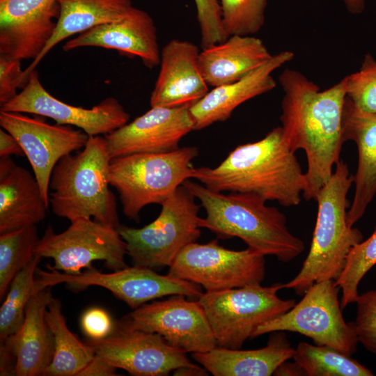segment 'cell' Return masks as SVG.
I'll return each instance as SVG.
<instances>
[{
  "instance_id": "obj_1",
  "label": "cell",
  "mask_w": 376,
  "mask_h": 376,
  "mask_svg": "<svg viewBox=\"0 0 376 376\" xmlns=\"http://www.w3.org/2000/svg\"><path fill=\"white\" fill-rule=\"evenodd\" d=\"M279 82L284 93L280 116L283 137L292 151L305 152L308 166L302 196L315 200L339 162L345 142V79L321 91L299 71L286 68Z\"/></svg>"
},
{
  "instance_id": "obj_2",
  "label": "cell",
  "mask_w": 376,
  "mask_h": 376,
  "mask_svg": "<svg viewBox=\"0 0 376 376\" xmlns=\"http://www.w3.org/2000/svg\"><path fill=\"white\" fill-rule=\"evenodd\" d=\"M191 178L218 192L256 194L285 207L298 205L305 173L276 127L262 139L237 146L217 166L194 168Z\"/></svg>"
},
{
  "instance_id": "obj_3",
  "label": "cell",
  "mask_w": 376,
  "mask_h": 376,
  "mask_svg": "<svg viewBox=\"0 0 376 376\" xmlns=\"http://www.w3.org/2000/svg\"><path fill=\"white\" fill-rule=\"evenodd\" d=\"M182 185L205 210L201 228L217 237L240 238L249 248L283 263L304 251L303 241L290 232L285 216L276 207L267 205L262 197L251 193L214 191L190 179Z\"/></svg>"
},
{
  "instance_id": "obj_4",
  "label": "cell",
  "mask_w": 376,
  "mask_h": 376,
  "mask_svg": "<svg viewBox=\"0 0 376 376\" xmlns=\"http://www.w3.org/2000/svg\"><path fill=\"white\" fill-rule=\"evenodd\" d=\"M111 157L104 136H91L80 151L62 157L49 181L52 212L72 221L93 219L106 226H120L116 197L109 189Z\"/></svg>"
},
{
  "instance_id": "obj_5",
  "label": "cell",
  "mask_w": 376,
  "mask_h": 376,
  "mask_svg": "<svg viewBox=\"0 0 376 376\" xmlns=\"http://www.w3.org/2000/svg\"><path fill=\"white\" fill-rule=\"evenodd\" d=\"M354 183L346 163L340 159L329 180L317 194L318 214L308 253L298 274L283 288L299 296L314 283L336 281L351 249L363 240L361 232L347 222L348 191Z\"/></svg>"
},
{
  "instance_id": "obj_6",
  "label": "cell",
  "mask_w": 376,
  "mask_h": 376,
  "mask_svg": "<svg viewBox=\"0 0 376 376\" xmlns=\"http://www.w3.org/2000/svg\"><path fill=\"white\" fill-rule=\"evenodd\" d=\"M198 155L197 148L187 146L166 152L135 153L111 159L109 184L119 194L123 214L138 222L144 207L162 205L191 178V163Z\"/></svg>"
},
{
  "instance_id": "obj_7",
  "label": "cell",
  "mask_w": 376,
  "mask_h": 376,
  "mask_svg": "<svg viewBox=\"0 0 376 376\" xmlns=\"http://www.w3.org/2000/svg\"><path fill=\"white\" fill-rule=\"evenodd\" d=\"M161 205L159 214L149 224L139 228L120 224L117 228L134 265L154 270L169 267L184 247L201 236V206L184 185Z\"/></svg>"
},
{
  "instance_id": "obj_8",
  "label": "cell",
  "mask_w": 376,
  "mask_h": 376,
  "mask_svg": "<svg viewBox=\"0 0 376 376\" xmlns=\"http://www.w3.org/2000/svg\"><path fill=\"white\" fill-rule=\"evenodd\" d=\"M260 284L205 292L198 298L217 346L240 349L247 339L252 338L258 326L280 316L296 304L293 299H282L278 296L283 283Z\"/></svg>"
},
{
  "instance_id": "obj_9",
  "label": "cell",
  "mask_w": 376,
  "mask_h": 376,
  "mask_svg": "<svg viewBox=\"0 0 376 376\" xmlns=\"http://www.w3.org/2000/svg\"><path fill=\"white\" fill-rule=\"evenodd\" d=\"M334 280L314 283L287 312L258 326L252 338L266 334L290 331L351 356L359 340L353 322H345Z\"/></svg>"
},
{
  "instance_id": "obj_10",
  "label": "cell",
  "mask_w": 376,
  "mask_h": 376,
  "mask_svg": "<svg viewBox=\"0 0 376 376\" xmlns=\"http://www.w3.org/2000/svg\"><path fill=\"white\" fill-rule=\"evenodd\" d=\"M70 222L60 233L48 226L40 239L36 253L54 260V265H47L48 268L77 275L83 269L93 268L92 263L96 260L104 261L113 271L127 267L126 243L117 228L89 218Z\"/></svg>"
},
{
  "instance_id": "obj_11",
  "label": "cell",
  "mask_w": 376,
  "mask_h": 376,
  "mask_svg": "<svg viewBox=\"0 0 376 376\" xmlns=\"http://www.w3.org/2000/svg\"><path fill=\"white\" fill-rule=\"evenodd\" d=\"M169 267V274L198 284L205 292L261 283L265 276L264 255L249 247L226 249L217 240L187 245Z\"/></svg>"
},
{
  "instance_id": "obj_12",
  "label": "cell",
  "mask_w": 376,
  "mask_h": 376,
  "mask_svg": "<svg viewBox=\"0 0 376 376\" xmlns=\"http://www.w3.org/2000/svg\"><path fill=\"white\" fill-rule=\"evenodd\" d=\"M48 269L49 271L37 268L36 292L60 283L79 288L100 286L111 292L133 309L167 295L198 298L203 294L202 287L198 284L169 274L161 275L152 269L138 265L127 266L112 273H102L91 268L77 275Z\"/></svg>"
},
{
  "instance_id": "obj_13",
  "label": "cell",
  "mask_w": 376,
  "mask_h": 376,
  "mask_svg": "<svg viewBox=\"0 0 376 376\" xmlns=\"http://www.w3.org/2000/svg\"><path fill=\"white\" fill-rule=\"evenodd\" d=\"M181 295L144 304L118 321L123 326L156 333L183 352H205L217 347L205 313L197 301Z\"/></svg>"
},
{
  "instance_id": "obj_14",
  "label": "cell",
  "mask_w": 376,
  "mask_h": 376,
  "mask_svg": "<svg viewBox=\"0 0 376 376\" xmlns=\"http://www.w3.org/2000/svg\"><path fill=\"white\" fill-rule=\"evenodd\" d=\"M84 342L107 363L132 375L166 376L194 365L186 352L169 345L158 334L130 329L118 321L108 336Z\"/></svg>"
},
{
  "instance_id": "obj_15",
  "label": "cell",
  "mask_w": 376,
  "mask_h": 376,
  "mask_svg": "<svg viewBox=\"0 0 376 376\" xmlns=\"http://www.w3.org/2000/svg\"><path fill=\"white\" fill-rule=\"evenodd\" d=\"M0 125L22 146L49 205V186L54 166L64 156L82 149L89 136L72 126L51 125L41 118L19 112L0 110Z\"/></svg>"
},
{
  "instance_id": "obj_16",
  "label": "cell",
  "mask_w": 376,
  "mask_h": 376,
  "mask_svg": "<svg viewBox=\"0 0 376 376\" xmlns=\"http://www.w3.org/2000/svg\"><path fill=\"white\" fill-rule=\"evenodd\" d=\"M1 110L48 117L56 124L77 127L89 136L110 134L127 123L130 118L113 97H107L90 109L61 101L45 88L36 70L29 75L21 92L1 105Z\"/></svg>"
},
{
  "instance_id": "obj_17",
  "label": "cell",
  "mask_w": 376,
  "mask_h": 376,
  "mask_svg": "<svg viewBox=\"0 0 376 376\" xmlns=\"http://www.w3.org/2000/svg\"><path fill=\"white\" fill-rule=\"evenodd\" d=\"M192 130L194 122L189 108L153 107L104 138L113 159L177 150L181 139Z\"/></svg>"
},
{
  "instance_id": "obj_18",
  "label": "cell",
  "mask_w": 376,
  "mask_h": 376,
  "mask_svg": "<svg viewBox=\"0 0 376 376\" xmlns=\"http://www.w3.org/2000/svg\"><path fill=\"white\" fill-rule=\"evenodd\" d=\"M57 0H0V55L37 58L56 28Z\"/></svg>"
},
{
  "instance_id": "obj_19",
  "label": "cell",
  "mask_w": 376,
  "mask_h": 376,
  "mask_svg": "<svg viewBox=\"0 0 376 376\" xmlns=\"http://www.w3.org/2000/svg\"><path fill=\"white\" fill-rule=\"evenodd\" d=\"M198 47L173 39L161 50L160 68L152 91L150 107L190 108L209 91L198 63Z\"/></svg>"
},
{
  "instance_id": "obj_20",
  "label": "cell",
  "mask_w": 376,
  "mask_h": 376,
  "mask_svg": "<svg viewBox=\"0 0 376 376\" xmlns=\"http://www.w3.org/2000/svg\"><path fill=\"white\" fill-rule=\"evenodd\" d=\"M84 47L116 49L138 56L150 69L160 63L155 22L148 13L134 6L119 20L97 26L68 40L63 49L68 52Z\"/></svg>"
},
{
  "instance_id": "obj_21",
  "label": "cell",
  "mask_w": 376,
  "mask_h": 376,
  "mask_svg": "<svg viewBox=\"0 0 376 376\" xmlns=\"http://www.w3.org/2000/svg\"><path fill=\"white\" fill-rule=\"evenodd\" d=\"M53 297L51 287L34 293L20 328L1 342L0 353L15 361L17 376L43 375L52 362L54 339L45 315Z\"/></svg>"
},
{
  "instance_id": "obj_22",
  "label": "cell",
  "mask_w": 376,
  "mask_h": 376,
  "mask_svg": "<svg viewBox=\"0 0 376 376\" xmlns=\"http://www.w3.org/2000/svg\"><path fill=\"white\" fill-rule=\"evenodd\" d=\"M294 53L283 51L272 55L265 64L234 82L215 87L189 108L194 130L228 120L234 110L245 102L274 89L276 83L272 73L292 61Z\"/></svg>"
},
{
  "instance_id": "obj_23",
  "label": "cell",
  "mask_w": 376,
  "mask_h": 376,
  "mask_svg": "<svg viewBox=\"0 0 376 376\" xmlns=\"http://www.w3.org/2000/svg\"><path fill=\"white\" fill-rule=\"evenodd\" d=\"M343 130L345 141H354L358 149L354 194L347 212V224L353 226L376 194V113L359 109L346 96Z\"/></svg>"
},
{
  "instance_id": "obj_24",
  "label": "cell",
  "mask_w": 376,
  "mask_h": 376,
  "mask_svg": "<svg viewBox=\"0 0 376 376\" xmlns=\"http://www.w3.org/2000/svg\"><path fill=\"white\" fill-rule=\"evenodd\" d=\"M48 207L34 174L10 157H1L0 234L36 225Z\"/></svg>"
},
{
  "instance_id": "obj_25",
  "label": "cell",
  "mask_w": 376,
  "mask_h": 376,
  "mask_svg": "<svg viewBox=\"0 0 376 376\" xmlns=\"http://www.w3.org/2000/svg\"><path fill=\"white\" fill-rule=\"evenodd\" d=\"M272 56L260 38L233 35L222 42L203 48L198 63L207 85L215 88L241 79Z\"/></svg>"
},
{
  "instance_id": "obj_26",
  "label": "cell",
  "mask_w": 376,
  "mask_h": 376,
  "mask_svg": "<svg viewBox=\"0 0 376 376\" xmlns=\"http://www.w3.org/2000/svg\"><path fill=\"white\" fill-rule=\"evenodd\" d=\"M295 350L283 335L270 338L262 348L242 350L217 346L205 352L192 353L193 359L214 376H269Z\"/></svg>"
},
{
  "instance_id": "obj_27",
  "label": "cell",
  "mask_w": 376,
  "mask_h": 376,
  "mask_svg": "<svg viewBox=\"0 0 376 376\" xmlns=\"http://www.w3.org/2000/svg\"><path fill=\"white\" fill-rule=\"evenodd\" d=\"M59 15L56 28L39 56L24 70L26 86L29 75L58 43L97 26L123 17L133 7L132 0H57Z\"/></svg>"
},
{
  "instance_id": "obj_28",
  "label": "cell",
  "mask_w": 376,
  "mask_h": 376,
  "mask_svg": "<svg viewBox=\"0 0 376 376\" xmlns=\"http://www.w3.org/2000/svg\"><path fill=\"white\" fill-rule=\"evenodd\" d=\"M45 318L53 336L54 354L43 375L78 376L94 357L93 349L68 329L60 299H52Z\"/></svg>"
},
{
  "instance_id": "obj_29",
  "label": "cell",
  "mask_w": 376,
  "mask_h": 376,
  "mask_svg": "<svg viewBox=\"0 0 376 376\" xmlns=\"http://www.w3.org/2000/svg\"><path fill=\"white\" fill-rule=\"evenodd\" d=\"M292 359L307 376H373V373L352 359L325 345L298 343Z\"/></svg>"
},
{
  "instance_id": "obj_30",
  "label": "cell",
  "mask_w": 376,
  "mask_h": 376,
  "mask_svg": "<svg viewBox=\"0 0 376 376\" xmlns=\"http://www.w3.org/2000/svg\"><path fill=\"white\" fill-rule=\"evenodd\" d=\"M40 237L36 225L0 234V299L15 276L36 255Z\"/></svg>"
},
{
  "instance_id": "obj_31",
  "label": "cell",
  "mask_w": 376,
  "mask_h": 376,
  "mask_svg": "<svg viewBox=\"0 0 376 376\" xmlns=\"http://www.w3.org/2000/svg\"><path fill=\"white\" fill-rule=\"evenodd\" d=\"M42 257L36 254L13 279L0 308V342L22 326L26 306L35 291L36 272Z\"/></svg>"
},
{
  "instance_id": "obj_32",
  "label": "cell",
  "mask_w": 376,
  "mask_h": 376,
  "mask_svg": "<svg viewBox=\"0 0 376 376\" xmlns=\"http://www.w3.org/2000/svg\"><path fill=\"white\" fill-rule=\"evenodd\" d=\"M375 264L376 227L368 238L363 240L351 249L341 274L334 281L342 292V309L350 304L355 303L361 281Z\"/></svg>"
},
{
  "instance_id": "obj_33",
  "label": "cell",
  "mask_w": 376,
  "mask_h": 376,
  "mask_svg": "<svg viewBox=\"0 0 376 376\" xmlns=\"http://www.w3.org/2000/svg\"><path fill=\"white\" fill-rule=\"evenodd\" d=\"M268 0H219L224 30L228 36H253L263 27Z\"/></svg>"
},
{
  "instance_id": "obj_34",
  "label": "cell",
  "mask_w": 376,
  "mask_h": 376,
  "mask_svg": "<svg viewBox=\"0 0 376 376\" xmlns=\"http://www.w3.org/2000/svg\"><path fill=\"white\" fill-rule=\"evenodd\" d=\"M346 96L359 109L376 113V59L367 53L360 68L346 77Z\"/></svg>"
},
{
  "instance_id": "obj_35",
  "label": "cell",
  "mask_w": 376,
  "mask_h": 376,
  "mask_svg": "<svg viewBox=\"0 0 376 376\" xmlns=\"http://www.w3.org/2000/svg\"><path fill=\"white\" fill-rule=\"evenodd\" d=\"M353 322L359 343L376 355V289L359 295Z\"/></svg>"
},
{
  "instance_id": "obj_36",
  "label": "cell",
  "mask_w": 376,
  "mask_h": 376,
  "mask_svg": "<svg viewBox=\"0 0 376 376\" xmlns=\"http://www.w3.org/2000/svg\"><path fill=\"white\" fill-rule=\"evenodd\" d=\"M201 35V46L205 48L225 40L219 0H194Z\"/></svg>"
},
{
  "instance_id": "obj_37",
  "label": "cell",
  "mask_w": 376,
  "mask_h": 376,
  "mask_svg": "<svg viewBox=\"0 0 376 376\" xmlns=\"http://www.w3.org/2000/svg\"><path fill=\"white\" fill-rule=\"evenodd\" d=\"M20 60L0 55V105L9 102L22 89L24 70Z\"/></svg>"
},
{
  "instance_id": "obj_38",
  "label": "cell",
  "mask_w": 376,
  "mask_h": 376,
  "mask_svg": "<svg viewBox=\"0 0 376 376\" xmlns=\"http://www.w3.org/2000/svg\"><path fill=\"white\" fill-rule=\"evenodd\" d=\"M80 325L86 338L100 340L108 336L112 332L115 322L104 309L92 307L82 314Z\"/></svg>"
},
{
  "instance_id": "obj_39",
  "label": "cell",
  "mask_w": 376,
  "mask_h": 376,
  "mask_svg": "<svg viewBox=\"0 0 376 376\" xmlns=\"http://www.w3.org/2000/svg\"><path fill=\"white\" fill-rule=\"evenodd\" d=\"M117 375L116 368L111 366L99 356L95 354L92 360L80 371L78 376Z\"/></svg>"
},
{
  "instance_id": "obj_40",
  "label": "cell",
  "mask_w": 376,
  "mask_h": 376,
  "mask_svg": "<svg viewBox=\"0 0 376 376\" xmlns=\"http://www.w3.org/2000/svg\"><path fill=\"white\" fill-rule=\"evenodd\" d=\"M25 156L17 140L9 132L0 130V157Z\"/></svg>"
},
{
  "instance_id": "obj_41",
  "label": "cell",
  "mask_w": 376,
  "mask_h": 376,
  "mask_svg": "<svg viewBox=\"0 0 376 376\" xmlns=\"http://www.w3.org/2000/svg\"><path fill=\"white\" fill-rule=\"evenodd\" d=\"M289 361V360H288ZM286 361L274 371V375H306L303 369L295 361Z\"/></svg>"
},
{
  "instance_id": "obj_42",
  "label": "cell",
  "mask_w": 376,
  "mask_h": 376,
  "mask_svg": "<svg viewBox=\"0 0 376 376\" xmlns=\"http://www.w3.org/2000/svg\"><path fill=\"white\" fill-rule=\"evenodd\" d=\"M207 370L194 364L184 366L173 371L174 375H207Z\"/></svg>"
},
{
  "instance_id": "obj_43",
  "label": "cell",
  "mask_w": 376,
  "mask_h": 376,
  "mask_svg": "<svg viewBox=\"0 0 376 376\" xmlns=\"http://www.w3.org/2000/svg\"><path fill=\"white\" fill-rule=\"evenodd\" d=\"M349 13L354 15L361 14L366 8V0H343Z\"/></svg>"
}]
</instances>
